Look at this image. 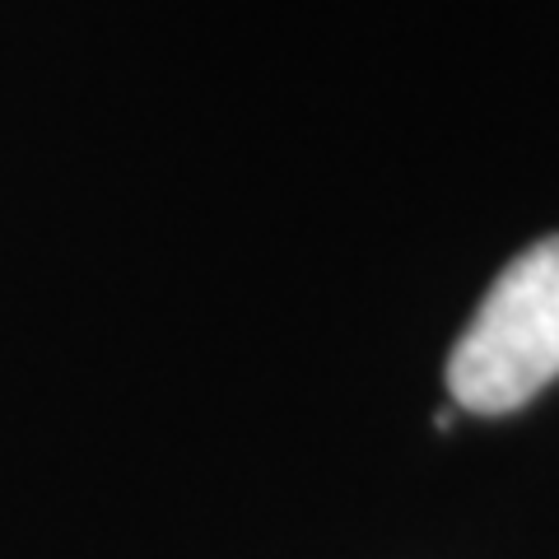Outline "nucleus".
Instances as JSON below:
<instances>
[{"instance_id":"obj_1","label":"nucleus","mask_w":559,"mask_h":559,"mask_svg":"<svg viewBox=\"0 0 559 559\" xmlns=\"http://www.w3.org/2000/svg\"><path fill=\"white\" fill-rule=\"evenodd\" d=\"M559 378V234L489 285L448 355V392L471 415H509Z\"/></svg>"}]
</instances>
